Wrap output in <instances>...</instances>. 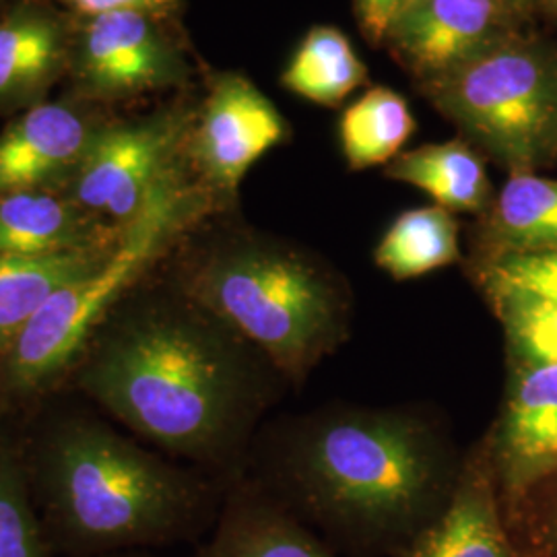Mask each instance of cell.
Wrapping results in <instances>:
<instances>
[{
  "label": "cell",
  "instance_id": "cell-6",
  "mask_svg": "<svg viewBox=\"0 0 557 557\" xmlns=\"http://www.w3.org/2000/svg\"><path fill=\"white\" fill-rule=\"evenodd\" d=\"M440 110L510 172L557 160V54L502 40L432 79Z\"/></svg>",
  "mask_w": 557,
  "mask_h": 557
},
{
  "label": "cell",
  "instance_id": "cell-18",
  "mask_svg": "<svg viewBox=\"0 0 557 557\" xmlns=\"http://www.w3.org/2000/svg\"><path fill=\"white\" fill-rule=\"evenodd\" d=\"M386 176L416 186L450 213H485L492 182L485 163L465 140L423 145L388 163Z\"/></svg>",
  "mask_w": 557,
  "mask_h": 557
},
{
  "label": "cell",
  "instance_id": "cell-21",
  "mask_svg": "<svg viewBox=\"0 0 557 557\" xmlns=\"http://www.w3.org/2000/svg\"><path fill=\"white\" fill-rule=\"evenodd\" d=\"M416 131V120L403 96L388 87L370 89L351 103L338 126L341 149L354 170L391 163Z\"/></svg>",
  "mask_w": 557,
  "mask_h": 557
},
{
  "label": "cell",
  "instance_id": "cell-8",
  "mask_svg": "<svg viewBox=\"0 0 557 557\" xmlns=\"http://www.w3.org/2000/svg\"><path fill=\"white\" fill-rule=\"evenodd\" d=\"M481 444L508 518L557 478V366L508 361L498 418Z\"/></svg>",
  "mask_w": 557,
  "mask_h": 557
},
{
  "label": "cell",
  "instance_id": "cell-14",
  "mask_svg": "<svg viewBox=\"0 0 557 557\" xmlns=\"http://www.w3.org/2000/svg\"><path fill=\"white\" fill-rule=\"evenodd\" d=\"M195 557H338L337 552L255 479L221 499L209 541Z\"/></svg>",
  "mask_w": 557,
  "mask_h": 557
},
{
  "label": "cell",
  "instance_id": "cell-1",
  "mask_svg": "<svg viewBox=\"0 0 557 557\" xmlns=\"http://www.w3.org/2000/svg\"><path fill=\"white\" fill-rule=\"evenodd\" d=\"M71 380L163 453L227 473L289 386L257 347L174 281L140 283L122 299Z\"/></svg>",
  "mask_w": 557,
  "mask_h": 557
},
{
  "label": "cell",
  "instance_id": "cell-23",
  "mask_svg": "<svg viewBox=\"0 0 557 557\" xmlns=\"http://www.w3.org/2000/svg\"><path fill=\"white\" fill-rule=\"evenodd\" d=\"M366 79L351 41L337 27H314L283 73V85L306 100L333 106Z\"/></svg>",
  "mask_w": 557,
  "mask_h": 557
},
{
  "label": "cell",
  "instance_id": "cell-26",
  "mask_svg": "<svg viewBox=\"0 0 557 557\" xmlns=\"http://www.w3.org/2000/svg\"><path fill=\"white\" fill-rule=\"evenodd\" d=\"M473 277L475 283L498 281L557 299V248L535 255H506L478 260L473 264Z\"/></svg>",
  "mask_w": 557,
  "mask_h": 557
},
{
  "label": "cell",
  "instance_id": "cell-5",
  "mask_svg": "<svg viewBox=\"0 0 557 557\" xmlns=\"http://www.w3.org/2000/svg\"><path fill=\"white\" fill-rule=\"evenodd\" d=\"M218 202L186 153L139 213L122 225L119 242L106 257L48 299L0 359V391L11 398L34 397L71 376L101 322Z\"/></svg>",
  "mask_w": 557,
  "mask_h": 557
},
{
  "label": "cell",
  "instance_id": "cell-25",
  "mask_svg": "<svg viewBox=\"0 0 557 557\" xmlns=\"http://www.w3.org/2000/svg\"><path fill=\"white\" fill-rule=\"evenodd\" d=\"M506 522L527 557H557V478L529 494Z\"/></svg>",
  "mask_w": 557,
  "mask_h": 557
},
{
  "label": "cell",
  "instance_id": "cell-30",
  "mask_svg": "<svg viewBox=\"0 0 557 557\" xmlns=\"http://www.w3.org/2000/svg\"><path fill=\"white\" fill-rule=\"evenodd\" d=\"M552 2H554V4H556V7H557V0H552Z\"/></svg>",
  "mask_w": 557,
  "mask_h": 557
},
{
  "label": "cell",
  "instance_id": "cell-2",
  "mask_svg": "<svg viewBox=\"0 0 557 557\" xmlns=\"http://www.w3.org/2000/svg\"><path fill=\"white\" fill-rule=\"evenodd\" d=\"M462 467L432 411L331 405L275 423L255 481L337 554L397 557L444 512Z\"/></svg>",
  "mask_w": 557,
  "mask_h": 557
},
{
  "label": "cell",
  "instance_id": "cell-28",
  "mask_svg": "<svg viewBox=\"0 0 557 557\" xmlns=\"http://www.w3.org/2000/svg\"><path fill=\"white\" fill-rule=\"evenodd\" d=\"M416 0H356L358 20L363 34L370 40H386L395 21L413 4Z\"/></svg>",
  "mask_w": 557,
  "mask_h": 557
},
{
  "label": "cell",
  "instance_id": "cell-29",
  "mask_svg": "<svg viewBox=\"0 0 557 557\" xmlns=\"http://www.w3.org/2000/svg\"><path fill=\"white\" fill-rule=\"evenodd\" d=\"M91 557H149L145 556L140 549L137 552H116V554H103V556H91Z\"/></svg>",
  "mask_w": 557,
  "mask_h": 557
},
{
  "label": "cell",
  "instance_id": "cell-4",
  "mask_svg": "<svg viewBox=\"0 0 557 557\" xmlns=\"http://www.w3.org/2000/svg\"><path fill=\"white\" fill-rule=\"evenodd\" d=\"M174 283L296 388L354 331L351 285L326 262L283 242L223 239L186 260Z\"/></svg>",
  "mask_w": 557,
  "mask_h": 557
},
{
  "label": "cell",
  "instance_id": "cell-24",
  "mask_svg": "<svg viewBox=\"0 0 557 557\" xmlns=\"http://www.w3.org/2000/svg\"><path fill=\"white\" fill-rule=\"evenodd\" d=\"M34 490L27 455L0 440V557H52Z\"/></svg>",
  "mask_w": 557,
  "mask_h": 557
},
{
  "label": "cell",
  "instance_id": "cell-16",
  "mask_svg": "<svg viewBox=\"0 0 557 557\" xmlns=\"http://www.w3.org/2000/svg\"><path fill=\"white\" fill-rule=\"evenodd\" d=\"M122 227L87 213L60 188L0 199V257H57L116 244Z\"/></svg>",
  "mask_w": 557,
  "mask_h": 557
},
{
  "label": "cell",
  "instance_id": "cell-12",
  "mask_svg": "<svg viewBox=\"0 0 557 557\" xmlns=\"http://www.w3.org/2000/svg\"><path fill=\"white\" fill-rule=\"evenodd\" d=\"M502 23L504 0H416L386 40L432 81L504 40Z\"/></svg>",
  "mask_w": 557,
  "mask_h": 557
},
{
  "label": "cell",
  "instance_id": "cell-13",
  "mask_svg": "<svg viewBox=\"0 0 557 557\" xmlns=\"http://www.w3.org/2000/svg\"><path fill=\"white\" fill-rule=\"evenodd\" d=\"M397 557H527L506 522L483 444L465 455L444 512Z\"/></svg>",
  "mask_w": 557,
  "mask_h": 557
},
{
  "label": "cell",
  "instance_id": "cell-9",
  "mask_svg": "<svg viewBox=\"0 0 557 557\" xmlns=\"http://www.w3.org/2000/svg\"><path fill=\"white\" fill-rule=\"evenodd\" d=\"M156 20L140 11L85 20L69 64L83 96L122 100L182 79L184 64Z\"/></svg>",
  "mask_w": 557,
  "mask_h": 557
},
{
  "label": "cell",
  "instance_id": "cell-17",
  "mask_svg": "<svg viewBox=\"0 0 557 557\" xmlns=\"http://www.w3.org/2000/svg\"><path fill=\"white\" fill-rule=\"evenodd\" d=\"M557 248V180L510 172L485 211L478 260Z\"/></svg>",
  "mask_w": 557,
  "mask_h": 557
},
{
  "label": "cell",
  "instance_id": "cell-20",
  "mask_svg": "<svg viewBox=\"0 0 557 557\" xmlns=\"http://www.w3.org/2000/svg\"><path fill=\"white\" fill-rule=\"evenodd\" d=\"M374 260L395 281L423 277L460 260L458 223L438 205L400 213L374 250Z\"/></svg>",
  "mask_w": 557,
  "mask_h": 557
},
{
  "label": "cell",
  "instance_id": "cell-11",
  "mask_svg": "<svg viewBox=\"0 0 557 557\" xmlns=\"http://www.w3.org/2000/svg\"><path fill=\"white\" fill-rule=\"evenodd\" d=\"M100 126L71 103L44 101L21 112L0 133V199L64 190Z\"/></svg>",
  "mask_w": 557,
  "mask_h": 557
},
{
  "label": "cell",
  "instance_id": "cell-27",
  "mask_svg": "<svg viewBox=\"0 0 557 557\" xmlns=\"http://www.w3.org/2000/svg\"><path fill=\"white\" fill-rule=\"evenodd\" d=\"M62 2L71 7L83 20H94V17L122 13V11H140L153 17H163L178 7V0H62Z\"/></svg>",
  "mask_w": 557,
  "mask_h": 557
},
{
  "label": "cell",
  "instance_id": "cell-3",
  "mask_svg": "<svg viewBox=\"0 0 557 557\" xmlns=\"http://www.w3.org/2000/svg\"><path fill=\"white\" fill-rule=\"evenodd\" d=\"M25 455L50 545L66 556L137 552L195 537L220 512L213 485L195 471L87 416L50 421Z\"/></svg>",
  "mask_w": 557,
  "mask_h": 557
},
{
  "label": "cell",
  "instance_id": "cell-22",
  "mask_svg": "<svg viewBox=\"0 0 557 557\" xmlns=\"http://www.w3.org/2000/svg\"><path fill=\"white\" fill-rule=\"evenodd\" d=\"M478 285L504 331L508 361L557 366V299L498 281Z\"/></svg>",
  "mask_w": 557,
  "mask_h": 557
},
{
  "label": "cell",
  "instance_id": "cell-10",
  "mask_svg": "<svg viewBox=\"0 0 557 557\" xmlns=\"http://www.w3.org/2000/svg\"><path fill=\"white\" fill-rule=\"evenodd\" d=\"M283 137L285 122L277 108L252 81L230 73L215 81L188 140V156L211 193L227 200Z\"/></svg>",
  "mask_w": 557,
  "mask_h": 557
},
{
  "label": "cell",
  "instance_id": "cell-19",
  "mask_svg": "<svg viewBox=\"0 0 557 557\" xmlns=\"http://www.w3.org/2000/svg\"><path fill=\"white\" fill-rule=\"evenodd\" d=\"M112 246L36 259L0 257V359L40 314L48 299L96 267Z\"/></svg>",
  "mask_w": 557,
  "mask_h": 557
},
{
  "label": "cell",
  "instance_id": "cell-7",
  "mask_svg": "<svg viewBox=\"0 0 557 557\" xmlns=\"http://www.w3.org/2000/svg\"><path fill=\"white\" fill-rule=\"evenodd\" d=\"M190 135L193 122L186 112L101 124L64 193L87 213L122 227L186 158Z\"/></svg>",
  "mask_w": 557,
  "mask_h": 557
},
{
  "label": "cell",
  "instance_id": "cell-15",
  "mask_svg": "<svg viewBox=\"0 0 557 557\" xmlns=\"http://www.w3.org/2000/svg\"><path fill=\"white\" fill-rule=\"evenodd\" d=\"M73 40L64 21L36 2L0 20V112L21 114L44 98L71 64Z\"/></svg>",
  "mask_w": 557,
  "mask_h": 557
}]
</instances>
